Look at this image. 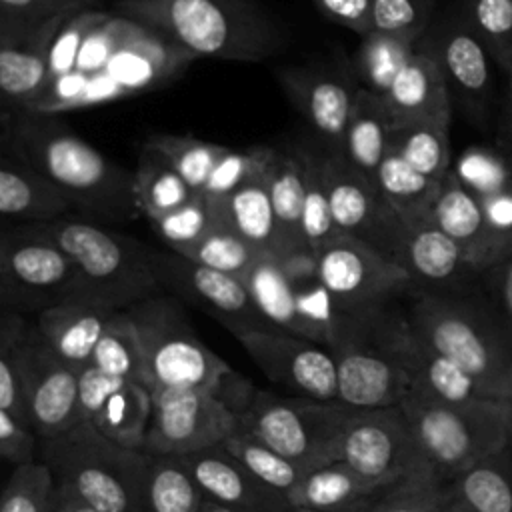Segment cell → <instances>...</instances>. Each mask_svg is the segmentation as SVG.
<instances>
[{
	"label": "cell",
	"mask_w": 512,
	"mask_h": 512,
	"mask_svg": "<svg viewBox=\"0 0 512 512\" xmlns=\"http://www.w3.org/2000/svg\"><path fill=\"white\" fill-rule=\"evenodd\" d=\"M2 150L44 174L86 216L124 222L140 212L134 172L106 158L56 114L4 116Z\"/></svg>",
	"instance_id": "cell-1"
},
{
	"label": "cell",
	"mask_w": 512,
	"mask_h": 512,
	"mask_svg": "<svg viewBox=\"0 0 512 512\" xmlns=\"http://www.w3.org/2000/svg\"><path fill=\"white\" fill-rule=\"evenodd\" d=\"M116 14L164 34L192 58L260 62L284 44L252 0H118Z\"/></svg>",
	"instance_id": "cell-2"
},
{
	"label": "cell",
	"mask_w": 512,
	"mask_h": 512,
	"mask_svg": "<svg viewBox=\"0 0 512 512\" xmlns=\"http://www.w3.org/2000/svg\"><path fill=\"white\" fill-rule=\"evenodd\" d=\"M406 316L430 348L496 398L512 400V330L492 300L466 292L418 290Z\"/></svg>",
	"instance_id": "cell-3"
},
{
	"label": "cell",
	"mask_w": 512,
	"mask_h": 512,
	"mask_svg": "<svg viewBox=\"0 0 512 512\" xmlns=\"http://www.w3.org/2000/svg\"><path fill=\"white\" fill-rule=\"evenodd\" d=\"M400 410L426 464L446 484L512 442V400L452 404L410 392Z\"/></svg>",
	"instance_id": "cell-4"
},
{
	"label": "cell",
	"mask_w": 512,
	"mask_h": 512,
	"mask_svg": "<svg viewBox=\"0 0 512 512\" xmlns=\"http://www.w3.org/2000/svg\"><path fill=\"white\" fill-rule=\"evenodd\" d=\"M44 462L56 486L98 512H142L150 454L126 448L90 422H78L44 442Z\"/></svg>",
	"instance_id": "cell-5"
},
{
	"label": "cell",
	"mask_w": 512,
	"mask_h": 512,
	"mask_svg": "<svg viewBox=\"0 0 512 512\" xmlns=\"http://www.w3.org/2000/svg\"><path fill=\"white\" fill-rule=\"evenodd\" d=\"M38 226L76 262L88 302L128 310L162 294L152 268V248L136 238L70 214Z\"/></svg>",
	"instance_id": "cell-6"
},
{
	"label": "cell",
	"mask_w": 512,
	"mask_h": 512,
	"mask_svg": "<svg viewBox=\"0 0 512 512\" xmlns=\"http://www.w3.org/2000/svg\"><path fill=\"white\" fill-rule=\"evenodd\" d=\"M136 326L150 388L210 390L220 394L234 370L190 326L176 298L150 296L126 310Z\"/></svg>",
	"instance_id": "cell-7"
},
{
	"label": "cell",
	"mask_w": 512,
	"mask_h": 512,
	"mask_svg": "<svg viewBox=\"0 0 512 512\" xmlns=\"http://www.w3.org/2000/svg\"><path fill=\"white\" fill-rule=\"evenodd\" d=\"M348 410L340 402L256 390L238 414V422L240 430L312 470L338 460V442Z\"/></svg>",
	"instance_id": "cell-8"
},
{
	"label": "cell",
	"mask_w": 512,
	"mask_h": 512,
	"mask_svg": "<svg viewBox=\"0 0 512 512\" xmlns=\"http://www.w3.org/2000/svg\"><path fill=\"white\" fill-rule=\"evenodd\" d=\"M0 298L2 308L16 312L86 300L76 262L38 224H16L2 232Z\"/></svg>",
	"instance_id": "cell-9"
},
{
	"label": "cell",
	"mask_w": 512,
	"mask_h": 512,
	"mask_svg": "<svg viewBox=\"0 0 512 512\" xmlns=\"http://www.w3.org/2000/svg\"><path fill=\"white\" fill-rule=\"evenodd\" d=\"M374 312L344 316L330 348L338 370V402L352 410L400 406L412 392L408 372L374 328Z\"/></svg>",
	"instance_id": "cell-10"
},
{
	"label": "cell",
	"mask_w": 512,
	"mask_h": 512,
	"mask_svg": "<svg viewBox=\"0 0 512 512\" xmlns=\"http://www.w3.org/2000/svg\"><path fill=\"white\" fill-rule=\"evenodd\" d=\"M338 460L384 488L434 474L400 406L350 408L338 442Z\"/></svg>",
	"instance_id": "cell-11"
},
{
	"label": "cell",
	"mask_w": 512,
	"mask_h": 512,
	"mask_svg": "<svg viewBox=\"0 0 512 512\" xmlns=\"http://www.w3.org/2000/svg\"><path fill=\"white\" fill-rule=\"evenodd\" d=\"M318 278L342 316L368 314L412 290V278L370 244L340 234L316 252Z\"/></svg>",
	"instance_id": "cell-12"
},
{
	"label": "cell",
	"mask_w": 512,
	"mask_h": 512,
	"mask_svg": "<svg viewBox=\"0 0 512 512\" xmlns=\"http://www.w3.org/2000/svg\"><path fill=\"white\" fill-rule=\"evenodd\" d=\"M152 416L144 440L150 456H188L220 446L240 428L238 414L210 390L150 388Z\"/></svg>",
	"instance_id": "cell-13"
},
{
	"label": "cell",
	"mask_w": 512,
	"mask_h": 512,
	"mask_svg": "<svg viewBox=\"0 0 512 512\" xmlns=\"http://www.w3.org/2000/svg\"><path fill=\"white\" fill-rule=\"evenodd\" d=\"M230 334L274 384L324 402H338V370L330 348L274 326H238Z\"/></svg>",
	"instance_id": "cell-14"
},
{
	"label": "cell",
	"mask_w": 512,
	"mask_h": 512,
	"mask_svg": "<svg viewBox=\"0 0 512 512\" xmlns=\"http://www.w3.org/2000/svg\"><path fill=\"white\" fill-rule=\"evenodd\" d=\"M322 170L338 232L358 238L394 260L396 246L408 226L402 216L384 200L376 184L342 154H324Z\"/></svg>",
	"instance_id": "cell-15"
},
{
	"label": "cell",
	"mask_w": 512,
	"mask_h": 512,
	"mask_svg": "<svg viewBox=\"0 0 512 512\" xmlns=\"http://www.w3.org/2000/svg\"><path fill=\"white\" fill-rule=\"evenodd\" d=\"M152 268L162 286L218 318L228 330L270 326L256 308L242 278L202 266L174 250L152 248Z\"/></svg>",
	"instance_id": "cell-16"
},
{
	"label": "cell",
	"mask_w": 512,
	"mask_h": 512,
	"mask_svg": "<svg viewBox=\"0 0 512 512\" xmlns=\"http://www.w3.org/2000/svg\"><path fill=\"white\" fill-rule=\"evenodd\" d=\"M20 368L28 418L42 442L64 434L80 422V372L62 362L32 324L22 342Z\"/></svg>",
	"instance_id": "cell-17"
},
{
	"label": "cell",
	"mask_w": 512,
	"mask_h": 512,
	"mask_svg": "<svg viewBox=\"0 0 512 512\" xmlns=\"http://www.w3.org/2000/svg\"><path fill=\"white\" fill-rule=\"evenodd\" d=\"M80 422H90L106 438L144 450L152 416V392L146 384L110 376L86 366L78 382Z\"/></svg>",
	"instance_id": "cell-18"
},
{
	"label": "cell",
	"mask_w": 512,
	"mask_h": 512,
	"mask_svg": "<svg viewBox=\"0 0 512 512\" xmlns=\"http://www.w3.org/2000/svg\"><path fill=\"white\" fill-rule=\"evenodd\" d=\"M68 16H56L36 26L0 22L2 118L26 112L44 92L52 42Z\"/></svg>",
	"instance_id": "cell-19"
},
{
	"label": "cell",
	"mask_w": 512,
	"mask_h": 512,
	"mask_svg": "<svg viewBox=\"0 0 512 512\" xmlns=\"http://www.w3.org/2000/svg\"><path fill=\"white\" fill-rule=\"evenodd\" d=\"M276 78L314 134L330 148V154H340L358 92L350 78L304 66L282 68Z\"/></svg>",
	"instance_id": "cell-20"
},
{
	"label": "cell",
	"mask_w": 512,
	"mask_h": 512,
	"mask_svg": "<svg viewBox=\"0 0 512 512\" xmlns=\"http://www.w3.org/2000/svg\"><path fill=\"white\" fill-rule=\"evenodd\" d=\"M430 216L478 274H482L512 240L510 234L492 224L478 198L458 180L454 170L442 180Z\"/></svg>",
	"instance_id": "cell-21"
},
{
	"label": "cell",
	"mask_w": 512,
	"mask_h": 512,
	"mask_svg": "<svg viewBox=\"0 0 512 512\" xmlns=\"http://www.w3.org/2000/svg\"><path fill=\"white\" fill-rule=\"evenodd\" d=\"M428 44L440 60L450 96L454 94L470 116L484 118L492 96V56L464 16L448 20Z\"/></svg>",
	"instance_id": "cell-22"
},
{
	"label": "cell",
	"mask_w": 512,
	"mask_h": 512,
	"mask_svg": "<svg viewBox=\"0 0 512 512\" xmlns=\"http://www.w3.org/2000/svg\"><path fill=\"white\" fill-rule=\"evenodd\" d=\"M192 60L164 34L130 20L122 44L100 74L116 86L120 96H126L162 86L182 74Z\"/></svg>",
	"instance_id": "cell-23"
},
{
	"label": "cell",
	"mask_w": 512,
	"mask_h": 512,
	"mask_svg": "<svg viewBox=\"0 0 512 512\" xmlns=\"http://www.w3.org/2000/svg\"><path fill=\"white\" fill-rule=\"evenodd\" d=\"M206 500L234 512H290L284 494L248 472L222 446L180 456Z\"/></svg>",
	"instance_id": "cell-24"
},
{
	"label": "cell",
	"mask_w": 512,
	"mask_h": 512,
	"mask_svg": "<svg viewBox=\"0 0 512 512\" xmlns=\"http://www.w3.org/2000/svg\"><path fill=\"white\" fill-rule=\"evenodd\" d=\"M394 262L408 272L418 290L464 292L468 280L480 276L432 218L406 226L396 246Z\"/></svg>",
	"instance_id": "cell-25"
},
{
	"label": "cell",
	"mask_w": 512,
	"mask_h": 512,
	"mask_svg": "<svg viewBox=\"0 0 512 512\" xmlns=\"http://www.w3.org/2000/svg\"><path fill=\"white\" fill-rule=\"evenodd\" d=\"M392 130L432 118L450 120L452 96L440 60L426 38L382 96Z\"/></svg>",
	"instance_id": "cell-26"
},
{
	"label": "cell",
	"mask_w": 512,
	"mask_h": 512,
	"mask_svg": "<svg viewBox=\"0 0 512 512\" xmlns=\"http://www.w3.org/2000/svg\"><path fill=\"white\" fill-rule=\"evenodd\" d=\"M114 312L108 306L70 300L38 312L36 330L48 348L70 368L82 372L90 366L96 344L100 342Z\"/></svg>",
	"instance_id": "cell-27"
},
{
	"label": "cell",
	"mask_w": 512,
	"mask_h": 512,
	"mask_svg": "<svg viewBox=\"0 0 512 512\" xmlns=\"http://www.w3.org/2000/svg\"><path fill=\"white\" fill-rule=\"evenodd\" d=\"M74 210L66 194L44 174L10 152L0 158V214L14 224H42Z\"/></svg>",
	"instance_id": "cell-28"
},
{
	"label": "cell",
	"mask_w": 512,
	"mask_h": 512,
	"mask_svg": "<svg viewBox=\"0 0 512 512\" xmlns=\"http://www.w3.org/2000/svg\"><path fill=\"white\" fill-rule=\"evenodd\" d=\"M382 490L386 488L336 460L308 470L288 502L290 508L312 512H358Z\"/></svg>",
	"instance_id": "cell-29"
},
{
	"label": "cell",
	"mask_w": 512,
	"mask_h": 512,
	"mask_svg": "<svg viewBox=\"0 0 512 512\" xmlns=\"http://www.w3.org/2000/svg\"><path fill=\"white\" fill-rule=\"evenodd\" d=\"M242 280L256 308L260 310V314L266 318L270 326L322 344L318 330L302 314L296 300L294 286L286 276L280 264V258L276 254L262 252Z\"/></svg>",
	"instance_id": "cell-30"
},
{
	"label": "cell",
	"mask_w": 512,
	"mask_h": 512,
	"mask_svg": "<svg viewBox=\"0 0 512 512\" xmlns=\"http://www.w3.org/2000/svg\"><path fill=\"white\" fill-rule=\"evenodd\" d=\"M270 170V168H268ZM268 170L244 182L226 204L214 214L216 224H224L238 232L244 240L264 252L282 256V236L276 222Z\"/></svg>",
	"instance_id": "cell-31"
},
{
	"label": "cell",
	"mask_w": 512,
	"mask_h": 512,
	"mask_svg": "<svg viewBox=\"0 0 512 512\" xmlns=\"http://www.w3.org/2000/svg\"><path fill=\"white\" fill-rule=\"evenodd\" d=\"M392 122L384 100L358 86L354 108L348 120L340 154L368 180L374 182L376 170L390 150Z\"/></svg>",
	"instance_id": "cell-32"
},
{
	"label": "cell",
	"mask_w": 512,
	"mask_h": 512,
	"mask_svg": "<svg viewBox=\"0 0 512 512\" xmlns=\"http://www.w3.org/2000/svg\"><path fill=\"white\" fill-rule=\"evenodd\" d=\"M454 174L478 198L492 224L512 236V166L506 158L472 148Z\"/></svg>",
	"instance_id": "cell-33"
},
{
	"label": "cell",
	"mask_w": 512,
	"mask_h": 512,
	"mask_svg": "<svg viewBox=\"0 0 512 512\" xmlns=\"http://www.w3.org/2000/svg\"><path fill=\"white\" fill-rule=\"evenodd\" d=\"M268 184L276 222L282 236V256L288 258L302 252H312L304 228V154L278 152L276 160L268 170Z\"/></svg>",
	"instance_id": "cell-34"
},
{
	"label": "cell",
	"mask_w": 512,
	"mask_h": 512,
	"mask_svg": "<svg viewBox=\"0 0 512 512\" xmlns=\"http://www.w3.org/2000/svg\"><path fill=\"white\" fill-rule=\"evenodd\" d=\"M374 184L404 222L416 224L432 218L430 210L442 182L420 174L390 148L376 170Z\"/></svg>",
	"instance_id": "cell-35"
},
{
	"label": "cell",
	"mask_w": 512,
	"mask_h": 512,
	"mask_svg": "<svg viewBox=\"0 0 512 512\" xmlns=\"http://www.w3.org/2000/svg\"><path fill=\"white\" fill-rule=\"evenodd\" d=\"M506 450L454 476L448 482L452 498L470 512H512V460Z\"/></svg>",
	"instance_id": "cell-36"
},
{
	"label": "cell",
	"mask_w": 512,
	"mask_h": 512,
	"mask_svg": "<svg viewBox=\"0 0 512 512\" xmlns=\"http://www.w3.org/2000/svg\"><path fill=\"white\" fill-rule=\"evenodd\" d=\"M134 190L140 214H144L146 220H156L198 196L172 168L166 156L146 142L136 160Z\"/></svg>",
	"instance_id": "cell-37"
},
{
	"label": "cell",
	"mask_w": 512,
	"mask_h": 512,
	"mask_svg": "<svg viewBox=\"0 0 512 512\" xmlns=\"http://www.w3.org/2000/svg\"><path fill=\"white\" fill-rule=\"evenodd\" d=\"M418 42L420 40L382 32H368L360 36L358 48L352 56L354 76L360 82V88L382 98L416 52Z\"/></svg>",
	"instance_id": "cell-38"
},
{
	"label": "cell",
	"mask_w": 512,
	"mask_h": 512,
	"mask_svg": "<svg viewBox=\"0 0 512 512\" xmlns=\"http://www.w3.org/2000/svg\"><path fill=\"white\" fill-rule=\"evenodd\" d=\"M204 502L180 456H150L142 512H202Z\"/></svg>",
	"instance_id": "cell-39"
},
{
	"label": "cell",
	"mask_w": 512,
	"mask_h": 512,
	"mask_svg": "<svg viewBox=\"0 0 512 512\" xmlns=\"http://www.w3.org/2000/svg\"><path fill=\"white\" fill-rule=\"evenodd\" d=\"M450 120L432 118L392 130L390 148L414 170L442 182L450 168Z\"/></svg>",
	"instance_id": "cell-40"
},
{
	"label": "cell",
	"mask_w": 512,
	"mask_h": 512,
	"mask_svg": "<svg viewBox=\"0 0 512 512\" xmlns=\"http://www.w3.org/2000/svg\"><path fill=\"white\" fill-rule=\"evenodd\" d=\"M90 364L110 376L136 380L150 388V374L146 368L144 350L136 326L126 310L114 312L100 342L96 344Z\"/></svg>",
	"instance_id": "cell-41"
},
{
	"label": "cell",
	"mask_w": 512,
	"mask_h": 512,
	"mask_svg": "<svg viewBox=\"0 0 512 512\" xmlns=\"http://www.w3.org/2000/svg\"><path fill=\"white\" fill-rule=\"evenodd\" d=\"M220 446L258 480L278 490L286 498L308 472L304 466L292 462L290 458L282 456L280 452L240 428L230 434Z\"/></svg>",
	"instance_id": "cell-42"
},
{
	"label": "cell",
	"mask_w": 512,
	"mask_h": 512,
	"mask_svg": "<svg viewBox=\"0 0 512 512\" xmlns=\"http://www.w3.org/2000/svg\"><path fill=\"white\" fill-rule=\"evenodd\" d=\"M276 156L278 150L270 146H250L242 150L228 148L214 166L204 190L200 192L212 214H216L244 182L268 170Z\"/></svg>",
	"instance_id": "cell-43"
},
{
	"label": "cell",
	"mask_w": 512,
	"mask_h": 512,
	"mask_svg": "<svg viewBox=\"0 0 512 512\" xmlns=\"http://www.w3.org/2000/svg\"><path fill=\"white\" fill-rule=\"evenodd\" d=\"M146 144L162 152L172 168L196 194L204 190L214 166L228 150L226 146L188 134H154L146 140Z\"/></svg>",
	"instance_id": "cell-44"
},
{
	"label": "cell",
	"mask_w": 512,
	"mask_h": 512,
	"mask_svg": "<svg viewBox=\"0 0 512 512\" xmlns=\"http://www.w3.org/2000/svg\"><path fill=\"white\" fill-rule=\"evenodd\" d=\"M30 324L22 316V312L2 308L0 318V410H6L14 416H20L30 422L24 384H22V368H20V350L24 336ZM32 424V422H30Z\"/></svg>",
	"instance_id": "cell-45"
},
{
	"label": "cell",
	"mask_w": 512,
	"mask_h": 512,
	"mask_svg": "<svg viewBox=\"0 0 512 512\" xmlns=\"http://www.w3.org/2000/svg\"><path fill=\"white\" fill-rule=\"evenodd\" d=\"M262 252L232 228L214 224L184 256L202 266L244 278Z\"/></svg>",
	"instance_id": "cell-46"
},
{
	"label": "cell",
	"mask_w": 512,
	"mask_h": 512,
	"mask_svg": "<svg viewBox=\"0 0 512 512\" xmlns=\"http://www.w3.org/2000/svg\"><path fill=\"white\" fill-rule=\"evenodd\" d=\"M462 16L492 60L508 70L512 66V0H464Z\"/></svg>",
	"instance_id": "cell-47"
},
{
	"label": "cell",
	"mask_w": 512,
	"mask_h": 512,
	"mask_svg": "<svg viewBox=\"0 0 512 512\" xmlns=\"http://www.w3.org/2000/svg\"><path fill=\"white\" fill-rule=\"evenodd\" d=\"M304 154V210H302V228L310 250L316 254L322 246L340 236L326 192L322 156L312 152Z\"/></svg>",
	"instance_id": "cell-48"
},
{
	"label": "cell",
	"mask_w": 512,
	"mask_h": 512,
	"mask_svg": "<svg viewBox=\"0 0 512 512\" xmlns=\"http://www.w3.org/2000/svg\"><path fill=\"white\" fill-rule=\"evenodd\" d=\"M450 500V486L424 474L382 490L358 512H444Z\"/></svg>",
	"instance_id": "cell-49"
},
{
	"label": "cell",
	"mask_w": 512,
	"mask_h": 512,
	"mask_svg": "<svg viewBox=\"0 0 512 512\" xmlns=\"http://www.w3.org/2000/svg\"><path fill=\"white\" fill-rule=\"evenodd\" d=\"M56 480L46 462H30L14 466L2 500L0 512H54Z\"/></svg>",
	"instance_id": "cell-50"
},
{
	"label": "cell",
	"mask_w": 512,
	"mask_h": 512,
	"mask_svg": "<svg viewBox=\"0 0 512 512\" xmlns=\"http://www.w3.org/2000/svg\"><path fill=\"white\" fill-rule=\"evenodd\" d=\"M148 222L166 246L178 254L192 248L216 224L212 210L200 194L184 206Z\"/></svg>",
	"instance_id": "cell-51"
},
{
	"label": "cell",
	"mask_w": 512,
	"mask_h": 512,
	"mask_svg": "<svg viewBox=\"0 0 512 512\" xmlns=\"http://www.w3.org/2000/svg\"><path fill=\"white\" fill-rule=\"evenodd\" d=\"M434 0H372L370 32L422 40Z\"/></svg>",
	"instance_id": "cell-52"
},
{
	"label": "cell",
	"mask_w": 512,
	"mask_h": 512,
	"mask_svg": "<svg viewBox=\"0 0 512 512\" xmlns=\"http://www.w3.org/2000/svg\"><path fill=\"white\" fill-rule=\"evenodd\" d=\"M106 12L100 10H80L70 14L62 28L58 30L52 50H50V72H48V84L74 72L78 54L88 38V34L98 26V22L104 18ZM46 84V86H48Z\"/></svg>",
	"instance_id": "cell-53"
},
{
	"label": "cell",
	"mask_w": 512,
	"mask_h": 512,
	"mask_svg": "<svg viewBox=\"0 0 512 512\" xmlns=\"http://www.w3.org/2000/svg\"><path fill=\"white\" fill-rule=\"evenodd\" d=\"M102 0H0L2 24L36 26L56 16L96 10Z\"/></svg>",
	"instance_id": "cell-54"
},
{
	"label": "cell",
	"mask_w": 512,
	"mask_h": 512,
	"mask_svg": "<svg viewBox=\"0 0 512 512\" xmlns=\"http://www.w3.org/2000/svg\"><path fill=\"white\" fill-rule=\"evenodd\" d=\"M36 438L40 436L28 420L0 410V454L4 460L14 466L34 462Z\"/></svg>",
	"instance_id": "cell-55"
},
{
	"label": "cell",
	"mask_w": 512,
	"mask_h": 512,
	"mask_svg": "<svg viewBox=\"0 0 512 512\" xmlns=\"http://www.w3.org/2000/svg\"><path fill=\"white\" fill-rule=\"evenodd\" d=\"M480 276L490 290V300L512 330V240Z\"/></svg>",
	"instance_id": "cell-56"
},
{
	"label": "cell",
	"mask_w": 512,
	"mask_h": 512,
	"mask_svg": "<svg viewBox=\"0 0 512 512\" xmlns=\"http://www.w3.org/2000/svg\"><path fill=\"white\" fill-rule=\"evenodd\" d=\"M314 4L334 24L344 26L358 36L370 32L372 0H314Z\"/></svg>",
	"instance_id": "cell-57"
},
{
	"label": "cell",
	"mask_w": 512,
	"mask_h": 512,
	"mask_svg": "<svg viewBox=\"0 0 512 512\" xmlns=\"http://www.w3.org/2000/svg\"><path fill=\"white\" fill-rule=\"evenodd\" d=\"M504 72H506V92H504L502 114H500L498 144H500L502 156L512 166V66Z\"/></svg>",
	"instance_id": "cell-58"
},
{
	"label": "cell",
	"mask_w": 512,
	"mask_h": 512,
	"mask_svg": "<svg viewBox=\"0 0 512 512\" xmlns=\"http://www.w3.org/2000/svg\"><path fill=\"white\" fill-rule=\"evenodd\" d=\"M56 512H98V510L88 506L76 494H72V492H68L64 488H58L56 490Z\"/></svg>",
	"instance_id": "cell-59"
},
{
	"label": "cell",
	"mask_w": 512,
	"mask_h": 512,
	"mask_svg": "<svg viewBox=\"0 0 512 512\" xmlns=\"http://www.w3.org/2000/svg\"><path fill=\"white\" fill-rule=\"evenodd\" d=\"M202 512H234V510H230V508H226V506H220V504H216V502L206 500L204 506H202Z\"/></svg>",
	"instance_id": "cell-60"
},
{
	"label": "cell",
	"mask_w": 512,
	"mask_h": 512,
	"mask_svg": "<svg viewBox=\"0 0 512 512\" xmlns=\"http://www.w3.org/2000/svg\"><path fill=\"white\" fill-rule=\"evenodd\" d=\"M444 512H470V510L452 498V500L448 502V506H446V510H444Z\"/></svg>",
	"instance_id": "cell-61"
},
{
	"label": "cell",
	"mask_w": 512,
	"mask_h": 512,
	"mask_svg": "<svg viewBox=\"0 0 512 512\" xmlns=\"http://www.w3.org/2000/svg\"><path fill=\"white\" fill-rule=\"evenodd\" d=\"M290 512H312V510H302V508H292Z\"/></svg>",
	"instance_id": "cell-62"
},
{
	"label": "cell",
	"mask_w": 512,
	"mask_h": 512,
	"mask_svg": "<svg viewBox=\"0 0 512 512\" xmlns=\"http://www.w3.org/2000/svg\"><path fill=\"white\" fill-rule=\"evenodd\" d=\"M54 512H56V506H54Z\"/></svg>",
	"instance_id": "cell-63"
}]
</instances>
